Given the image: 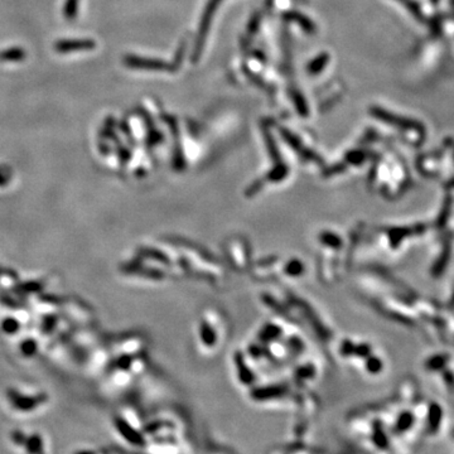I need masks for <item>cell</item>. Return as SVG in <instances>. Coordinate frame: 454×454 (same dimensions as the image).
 <instances>
[{
    "instance_id": "9a60e30c",
    "label": "cell",
    "mask_w": 454,
    "mask_h": 454,
    "mask_svg": "<svg viewBox=\"0 0 454 454\" xmlns=\"http://www.w3.org/2000/svg\"><path fill=\"white\" fill-rule=\"evenodd\" d=\"M12 174L8 169L3 170L0 168V186H6L9 183V179H11Z\"/></svg>"
},
{
    "instance_id": "8992f818",
    "label": "cell",
    "mask_w": 454,
    "mask_h": 454,
    "mask_svg": "<svg viewBox=\"0 0 454 454\" xmlns=\"http://www.w3.org/2000/svg\"><path fill=\"white\" fill-rule=\"evenodd\" d=\"M328 61H329V56H328V53L319 54L315 60H313L312 62L309 63V66H308V72H309L310 75H318V73H320L323 70H324V67L327 66Z\"/></svg>"
},
{
    "instance_id": "7a4b0ae2",
    "label": "cell",
    "mask_w": 454,
    "mask_h": 454,
    "mask_svg": "<svg viewBox=\"0 0 454 454\" xmlns=\"http://www.w3.org/2000/svg\"><path fill=\"white\" fill-rule=\"evenodd\" d=\"M219 3H221V0H208V3H207L206 9H204V13H203V16H202L201 24H199L198 36H197L193 56H192V60H193V62H197L199 58V56H201V52H202V49H203V46H204V41H206V37H207V34H208L209 26H211L212 17H213L214 12H216L217 7H218Z\"/></svg>"
},
{
    "instance_id": "6da1fadb",
    "label": "cell",
    "mask_w": 454,
    "mask_h": 454,
    "mask_svg": "<svg viewBox=\"0 0 454 454\" xmlns=\"http://www.w3.org/2000/svg\"><path fill=\"white\" fill-rule=\"evenodd\" d=\"M370 113H371L374 118H376V119L381 120L382 123H386V124L392 125V127L400 128V129H414L419 130V132L423 130V125L419 124L416 120L399 117L396 113L389 112L387 110L379 107V106H372V107H370Z\"/></svg>"
},
{
    "instance_id": "5bb4252c",
    "label": "cell",
    "mask_w": 454,
    "mask_h": 454,
    "mask_svg": "<svg viewBox=\"0 0 454 454\" xmlns=\"http://www.w3.org/2000/svg\"><path fill=\"white\" fill-rule=\"evenodd\" d=\"M24 56L23 51L22 49H13L12 52H6V53H2L0 54V58L2 60H18V58H22Z\"/></svg>"
},
{
    "instance_id": "52a82bcc",
    "label": "cell",
    "mask_w": 454,
    "mask_h": 454,
    "mask_svg": "<svg viewBox=\"0 0 454 454\" xmlns=\"http://www.w3.org/2000/svg\"><path fill=\"white\" fill-rule=\"evenodd\" d=\"M44 284H42L41 281H28V283H22L19 285H17L14 288V292L24 293V294H29V293H37L41 292L43 289Z\"/></svg>"
},
{
    "instance_id": "ba28073f",
    "label": "cell",
    "mask_w": 454,
    "mask_h": 454,
    "mask_svg": "<svg viewBox=\"0 0 454 454\" xmlns=\"http://www.w3.org/2000/svg\"><path fill=\"white\" fill-rule=\"evenodd\" d=\"M441 420V410L438 405L431 406L430 413H429V430L431 433H435L439 429Z\"/></svg>"
},
{
    "instance_id": "3957f363",
    "label": "cell",
    "mask_w": 454,
    "mask_h": 454,
    "mask_svg": "<svg viewBox=\"0 0 454 454\" xmlns=\"http://www.w3.org/2000/svg\"><path fill=\"white\" fill-rule=\"evenodd\" d=\"M125 63L134 68H145V70H158V71H170L173 70V66L165 63L163 61L149 60V58H140V57L129 56L127 57Z\"/></svg>"
},
{
    "instance_id": "4fadbf2b",
    "label": "cell",
    "mask_w": 454,
    "mask_h": 454,
    "mask_svg": "<svg viewBox=\"0 0 454 454\" xmlns=\"http://www.w3.org/2000/svg\"><path fill=\"white\" fill-rule=\"evenodd\" d=\"M405 4H406V8L409 9V12H410L414 17H416L418 19H423V14H421L420 7H419L415 2H413V0H405Z\"/></svg>"
},
{
    "instance_id": "30bf717a",
    "label": "cell",
    "mask_w": 454,
    "mask_h": 454,
    "mask_svg": "<svg viewBox=\"0 0 454 454\" xmlns=\"http://www.w3.org/2000/svg\"><path fill=\"white\" fill-rule=\"evenodd\" d=\"M19 328H21V324L14 318H7V319L3 320V324H2V329L8 334H14V333L18 332Z\"/></svg>"
},
{
    "instance_id": "2e32d148",
    "label": "cell",
    "mask_w": 454,
    "mask_h": 454,
    "mask_svg": "<svg viewBox=\"0 0 454 454\" xmlns=\"http://www.w3.org/2000/svg\"><path fill=\"white\" fill-rule=\"evenodd\" d=\"M453 436H454V431H453Z\"/></svg>"
},
{
    "instance_id": "8fae6325",
    "label": "cell",
    "mask_w": 454,
    "mask_h": 454,
    "mask_svg": "<svg viewBox=\"0 0 454 454\" xmlns=\"http://www.w3.org/2000/svg\"><path fill=\"white\" fill-rule=\"evenodd\" d=\"M37 342L34 339H26L23 344L21 345V351L24 356H33L37 352Z\"/></svg>"
},
{
    "instance_id": "9c48e42d",
    "label": "cell",
    "mask_w": 454,
    "mask_h": 454,
    "mask_svg": "<svg viewBox=\"0 0 454 454\" xmlns=\"http://www.w3.org/2000/svg\"><path fill=\"white\" fill-rule=\"evenodd\" d=\"M43 396H37V397H23V396H14V401H16V405L19 406L22 409H29L36 406L39 401L43 400Z\"/></svg>"
},
{
    "instance_id": "5b68a950",
    "label": "cell",
    "mask_w": 454,
    "mask_h": 454,
    "mask_svg": "<svg viewBox=\"0 0 454 454\" xmlns=\"http://www.w3.org/2000/svg\"><path fill=\"white\" fill-rule=\"evenodd\" d=\"M95 47V43L91 41H75V42H61L57 44V49L60 52H70L72 49H88Z\"/></svg>"
},
{
    "instance_id": "277c9868",
    "label": "cell",
    "mask_w": 454,
    "mask_h": 454,
    "mask_svg": "<svg viewBox=\"0 0 454 454\" xmlns=\"http://www.w3.org/2000/svg\"><path fill=\"white\" fill-rule=\"evenodd\" d=\"M284 18L289 22H294L298 26L302 27L303 31L307 32L308 34H314L315 33V24L310 21L309 18H307L303 14L298 13V12H288V13L284 14Z\"/></svg>"
},
{
    "instance_id": "7c38bea8",
    "label": "cell",
    "mask_w": 454,
    "mask_h": 454,
    "mask_svg": "<svg viewBox=\"0 0 454 454\" xmlns=\"http://www.w3.org/2000/svg\"><path fill=\"white\" fill-rule=\"evenodd\" d=\"M294 103H295V106H297L298 112H299L300 115H303V117H307L308 106H307V102H305L304 97H303L300 93H298V92L294 93Z\"/></svg>"
}]
</instances>
